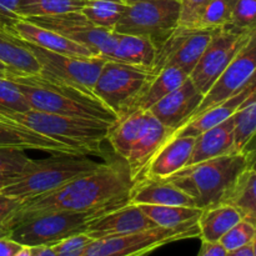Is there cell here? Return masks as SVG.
Segmentation results:
<instances>
[{"instance_id":"6da1fadb","label":"cell","mask_w":256,"mask_h":256,"mask_svg":"<svg viewBox=\"0 0 256 256\" xmlns=\"http://www.w3.org/2000/svg\"><path fill=\"white\" fill-rule=\"evenodd\" d=\"M132 185L134 180L126 160L112 158L89 174L75 178L46 194L24 200L6 222L2 236H6L19 222L36 215L112 209L126 204Z\"/></svg>"},{"instance_id":"7a4b0ae2","label":"cell","mask_w":256,"mask_h":256,"mask_svg":"<svg viewBox=\"0 0 256 256\" xmlns=\"http://www.w3.org/2000/svg\"><path fill=\"white\" fill-rule=\"evenodd\" d=\"M5 76L19 86L32 110L65 116L102 120L112 124L118 119L116 114L94 92L58 78L42 72L39 74H14L8 72Z\"/></svg>"},{"instance_id":"3957f363","label":"cell","mask_w":256,"mask_h":256,"mask_svg":"<svg viewBox=\"0 0 256 256\" xmlns=\"http://www.w3.org/2000/svg\"><path fill=\"white\" fill-rule=\"evenodd\" d=\"M0 120L19 124L38 134L64 142L82 155L100 152L102 142L108 139L112 125L102 120L65 116L32 109L22 112H0Z\"/></svg>"},{"instance_id":"277c9868","label":"cell","mask_w":256,"mask_h":256,"mask_svg":"<svg viewBox=\"0 0 256 256\" xmlns=\"http://www.w3.org/2000/svg\"><path fill=\"white\" fill-rule=\"evenodd\" d=\"M248 168L242 152H232L182 168L165 180L192 196L200 209L222 204L239 175Z\"/></svg>"},{"instance_id":"5b68a950","label":"cell","mask_w":256,"mask_h":256,"mask_svg":"<svg viewBox=\"0 0 256 256\" xmlns=\"http://www.w3.org/2000/svg\"><path fill=\"white\" fill-rule=\"evenodd\" d=\"M100 165L85 155L54 154L46 159H32L19 179L0 190V194L24 202L52 192L75 178L89 174Z\"/></svg>"},{"instance_id":"8992f818","label":"cell","mask_w":256,"mask_h":256,"mask_svg":"<svg viewBox=\"0 0 256 256\" xmlns=\"http://www.w3.org/2000/svg\"><path fill=\"white\" fill-rule=\"evenodd\" d=\"M108 210L112 209L90 212H54L36 215L15 224L9 230L6 236L24 246H52L66 238L85 232L90 220L104 214Z\"/></svg>"},{"instance_id":"52a82bcc","label":"cell","mask_w":256,"mask_h":256,"mask_svg":"<svg viewBox=\"0 0 256 256\" xmlns=\"http://www.w3.org/2000/svg\"><path fill=\"white\" fill-rule=\"evenodd\" d=\"M192 238H199L198 222L92 240L82 256H146L170 242Z\"/></svg>"},{"instance_id":"ba28073f","label":"cell","mask_w":256,"mask_h":256,"mask_svg":"<svg viewBox=\"0 0 256 256\" xmlns=\"http://www.w3.org/2000/svg\"><path fill=\"white\" fill-rule=\"evenodd\" d=\"M179 18L180 0H139L128 4L114 32L146 36L159 49L179 25Z\"/></svg>"},{"instance_id":"9c48e42d","label":"cell","mask_w":256,"mask_h":256,"mask_svg":"<svg viewBox=\"0 0 256 256\" xmlns=\"http://www.w3.org/2000/svg\"><path fill=\"white\" fill-rule=\"evenodd\" d=\"M254 30L236 29L230 25L215 30L212 40L189 75L190 80L202 94L205 95L212 89L235 55L249 42Z\"/></svg>"},{"instance_id":"30bf717a","label":"cell","mask_w":256,"mask_h":256,"mask_svg":"<svg viewBox=\"0 0 256 256\" xmlns=\"http://www.w3.org/2000/svg\"><path fill=\"white\" fill-rule=\"evenodd\" d=\"M154 72L150 69L106 60L102 65L92 92L120 116L140 92Z\"/></svg>"},{"instance_id":"8fae6325","label":"cell","mask_w":256,"mask_h":256,"mask_svg":"<svg viewBox=\"0 0 256 256\" xmlns=\"http://www.w3.org/2000/svg\"><path fill=\"white\" fill-rule=\"evenodd\" d=\"M25 20L59 32L74 42L84 45L96 56L105 60L112 52L116 42V32L96 26L82 12L52 16H35Z\"/></svg>"},{"instance_id":"7c38bea8","label":"cell","mask_w":256,"mask_h":256,"mask_svg":"<svg viewBox=\"0 0 256 256\" xmlns=\"http://www.w3.org/2000/svg\"><path fill=\"white\" fill-rule=\"evenodd\" d=\"M28 49L34 54L42 66V72L70 82L82 89L92 92L102 65L106 62L99 56L80 58L49 52L25 42Z\"/></svg>"},{"instance_id":"4fadbf2b","label":"cell","mask_w":256,"mask_h":256,"mask_svg":"<svg viewBox=\"0 0 256 256\" xmlns=\"http://www.w3.org/2000/svg\"><path fill=\"white\" fill-rule=\"evenodd\" d=\"M215 30L178 25L158 49L154 72L164 68L176 66L190 75L212 40Z\"/></svg>"},{"instance_id":"5bb4252c","label":"cell","mask_w":256,"mask_h":256,"mask_svg":"<svg viewBox=\"0 0 256 256\" xmlns=\"http://www.w3.org/2000/svg\"><path fill=\"white\" fill-rule=\"evenodd\" d=\"M256 74V29L252 32L249 42L240 49L224 70L212 89L204 95L202 104L188 122L195 119L205 110L224 102L228 98L242 90ZM185 122V124H186Z\"/></svg>"},{"instance_id":"9a60e30c","label":"cell","mask_w":256,"mask_h":256,"mask_svg":"<svg viewBox=\"0 0 256 256\" xmlns=\"http://www.w3.org/2000/svg\"><path fill=\"white\" fill-rule=\"evenodd\" d=\"M154 228H158V225L150 220L138 205L126 202L90 220L85 234L92 240H96L134 234Z\"/></svg>"},{"instance_id":"2e32d148","label":"cell","mask_w":256,"mask_h":256,"mask_svg":"<svg viewBox=\"0 0 256 256\" xmlns=\"http://www.w3.org/2000/svg\"><path fill=\"white\" fill-rule=\"evenodd\" d=\"M204 99V94L188 78L178 89L152 105L149 112L172 132L192 118Z\"/></svg>"},{"instance_id":"e0dca14e","label":"cell","mask_w":256,"mask_h":256,"mask_svg":"<svg viewBox=\"0 0 256 256\" xmlns=\"http://www.w3.org/2000/svg\"><path fill=\"white\" fill-rule=\"evenodd\" d=\"M10 34L25 40L32 45L46 49L49 52H59V54L70 55V56H80V58H92L96 56L90 49H88L84 45H80L74 42L72 40L62 36V34L56 32H52L50 29L39 26V25L32 24V22L25 19H16L10 22L4 26Z\"/></svg>"},{"instance_id":"ac0fdd59","label":"cell","mask_w":256,"mask_h":256,"mask_svg":"<svg viewBox=\"0 0 256 256\" xmlns=\"http://www.w3.org/2000/svg\"><path fill=\"white\" fill-rule=\"evenodd\" d=\"M256 98V74L250 79V82L228 98L224 102H219L215 106L205 110L200 115H198L195 119L190 120L182 126L178 128L172 135L175 136H196L200 132L220 124L224 120L229 119L236 112H239L244 105L252 102Z\"/></svg>"},{"instance_id":"d6986e66","label":"cell","mask_w":256,"mask_h":256,"mask_svg":"<svg viewBox=\"0 0 256 256\" xmlns=\"http://www.w3.org/2000/svg\"><path fill=\"white\" fill-rule=\"evenodd\" d=\"M195 144V136H175L169 139L152 155L139 178L166 179L188 165Z\"/></svg>"},{"instance_id":"ffe728a7","label":"cell","mask_w":256,"mask_h":256,"mask_svg":"<svg viewBox=\"0 0 256 256\" xmlns=\"http://www.w3.org/2000/svg\"><path fill=\"white\" fill-rule=\"evenodd\" d=\"M128 202L132 205H176L198 208L196 202L165 179L138 178L130 190Z\"/></svg>"},{"instance_id":"44dd1931","label":"cell","mask_w":256,"mask_h":256,"mask_svg":"<svg viewBox=\"0 0 256 256\" xmlns=\"http://www.w3.org/2000/svg\"><path fill=\"white\" fill-rule=\"evenodd\" d=\"M188 78H189V75L184 70L176 66H169L159 70L154 75V78H152L145 84V86L132 100V102L128 105L122 114L118 116V119L126 116L134 112H139V110L149 112L152 105H155L162 98L178 89Z\"/></svg>"},{"instance_id":"7402d4cb","label":"cell","mask_w":256,"mask_h":256,"mask_svg":"<svg viewBox=\"0 0 256 256\" xmlns=\"http://www.w3.org/2000/svg\"><path fill=\"white\" fill-rule=\"evenodd\" d=\"M172 134V130L164 126L152 112H148L144 126L126 159L134 182L142 174V169L149 162L152 155L169 139Z\"/></svg>"},{"instance_id":"603a6c76","label":"cell","mask_w":256,"mask_h":256,"mask_svg":"<svg viewBox=\"0 0 256 256\" xmlns=\"http://www.w3.org/2000/svg\"><path fill=\"white\" fill-rule=\"evenodd\" d=\"M232 152H236L232 116L195 136V144L186 166Z\"/></svg>"},{"instance_id":"cb8c5ba5","label":"cell","mask_w":256,"mask_h":256,"mask_svg":"<svg viewBox=\"0 0 256 256\" xmlns=\"http://www.w3.org/2000/svg\"><path fill=\"white\" fill-rule=\"evenodd\" d=\"M0 148H15L22 150H42L50 154L82 155L74 148L50 138L32 132L19 124L0 120Z\"/></svg>"},{"instance_id":"d4e9b609","label":"cell","mask_w":256,"mask_h":256,"mask_svg":"<svg viewBox=\"0 0 256 256\" xmlns=\"http://www.w3.org/2000/svg\"><path fill=\"white\" fill-rule=\"evenodd\" d=\"M156 54V45L149 38L116 32L115 46L106 60L135 65L154 72Z\"/></svg>"},{"instance_id":"484cf974","label":"cell","mask_w":256,"mask_h":256,"mask_svg":"<svg viewBox=\"0 0 256 256\" xmlns=\"http://www.w3.org/2000/svg\"><path fill=\"white\" fill-rule=\"evenodd\" d=\"M0 62L14 74H39V62L24 44V40L0 28Z\"/></svg>"},{"instance_id":"4316f807","label":"cell","mask_w":256,"mask_h":256,"mask_svg":"<svg viewBox=\"0 0 256 256\" xmlns=\"http://www.w3.org/2000/svg\"><path fill=\"white\" fill-rule=\"evenodd\" d=\"M242 220V215L234 206L224 202L202 209L198 220L199 238L202 242H220V239Z\"/></svg>"},{"instance_id":"83f0119b","label":"cell","mask_w":256,"mask_h":256,"mask_svg":"<svg viewBox=\"0 0 256 256\" xmlns=\"http://www.w3.org/2000/svg\"><path fill=\"white\" fill-rule=\"evenodd\" d=\"M148 112H134L124 118H119L112 125L108 132V142H110L118 156L128 159L132 148L139 138L144 126Z\"/></svg>"},{"instance_id":"f1b7e54d","label":"cell","mask_w":256,"mask_h":256,"mask_svg":"<svg viewBox=\"0 0 256 256\" xmlns=\"http://www.w3.org/2000/svg\"><path fill=\"white\" fill-rule=\"evenodd\" d=\"M224 204L234 206L242 219L256 226V172L248 166L230 189Z\"/></svg>"},{"instance_id":"f546056e","label":"cell","mask_w":256,"mask_h":256,"mask_svg":"<svg viewBox=\"0 0 256 256\" xmlns=\"http://www.w3.org/2000/svg\"><path fill=\"white\" fill-rule=\"evenodd\" d=\"M150 220L160 228H175L198 222L202 209L176 205H138Z\"/></svg>"},{"instance_id":"4dcf8cb0","label":"cell","mask_w":256,"mask_h":256,"mask_svg":"<svg viewBox=\"0 0 256 256\" xmlns=\"http://www.w3.org/2000/svg\"><path fill=\"white\" fill-rule=\"evenodd\" d=\"M85 4L86 0H20L18 16L19 19H29L82 12Z\"/></svg>"},{"instance_id":"1f68e13d","label":"cell","mask_w":256,"mask_h":256,"mask_svg":"<svg viewBox=\"0 0 256 256\" xmlns=\"http://www.w3.org/2000/svg\"><path fill=\"white\" fill-rule=\"evenodd\" d=\"M126 6L120 0H86L82 12L96 26L114 32Z\"/></svg>"},{"instance_id":"d6a6232c","label":"cell","mask_w":256,"mask_h":256,"mask_svg":"<svg viewBox=\"0 0 256 256\" xmlns=\"http://www.w3.org/2000/svg\"><path fill=\"white\" fill-rule=\"evenodd\" d=\"M235 0H210L192 28L215 30L229 24Z\"/></svg>"},{"instance_id":"836d02e7","label":"cell","mask_w":256,"mask_h":256,"mask_svg":"<svg viewBox=\"0 0 256 256\" xmlns=\"http://www.w3.org/2000/svg\"><path fill=\"white\" fill-rule=\"evenodd\" d=\"M234 118L235 150L242 152L252 135L256 132V98L232 115Z\"/></svg>"},{"instance_id":"e575fe53","label":"cell","mask_w":256,"mask_h":256,"mask_svg":"<svg viewBox=\"0 0 256 256\" xmlns=\"http://www.w3.org/2000/svg\"><path fill=\"white\" fill-rule=\"evenodd\" d=\"M30 109L19 86L6 76H0V112H22Z\"/></svg>"},{"instance_id":"d590c367","label":"cell","mask_w":256,"mask_h":256,"mask_svg":"<svg viewBox=\"0 0 256 256\" xmlns=\"http://www.w3.org/2000/svg\"><path fill=\"white\" fill-rule=\"evenodd\" d=\"M256 235V226L248 220L242 219L232 226L224 236L220 239V244L226 249L228 252H234L240 248L252 245Z\"/></svg>"},{"instance_id":"8d00e7d4","label":"cell","mask_w":256,"mask_h":256,"mask_svg":"<svg viewBox=\"0 0 256 256\" xmlns=\"http://www.w3.org/2000/svg\"><path fill=\"white\" fill-rule=\"evenodd\" d=\"M30 159L25 150L15 148H0V175L18 176L29 166Z\"/></svg>"},{"instance_id":"74e56055","label":"cell","mask_w":256,"mask_h":256,"mask_svg":"<svg viewBox=\"0 0 256 256\" xmlns=\"http://www.w3.org/2000/svg\"><path fill=\"white\" fill-rule=\"evenodd\" d=\"M228 25L242 30L256 29V0H235Z\"/></svg>"},{"instance_id":"f35d334b","label":"cell","mask_w":256,"mask_h":256,"mask_svg":"<svg viewBox=\"0 0 256 256\" xmlns=\"http://www.w3.org/2000/svg\"><path fill=\"white\" fill-rule=\"evenodd\" d=\"M92 242V238L88 236L85 232H82L62 240L58 244L52 245V248L58 256H82Z\"/></svg>"},{"instance_id":"ab89813d","label":"cell","mask_w":256,"mask_h":256,"mask_svg":"<svg viewBox=\"0 0 256 256\" xmlns=\"http://www.w3.org/2000/svg\"><path fill=\"white\" fill-rule=\"evenodd\" d=\"M210 0H180L179 25L192 28Z\"/></svg>"},{"instance_id":"60d3db41","label":"cell","mask_w":256,"mask_h":256,"mask_svg":"<svg viewBox=\"0 0 256 256\" xmlns=\"http://www.w3.org/2000/svg\"><path fill=\"white\" fill-rule=\"evenodd\" d=\"M22 202V200L16 199V198L0 194V236H2V229H4L6 222L19 209Z\"/></svg>"},{"instance_id":"b9f144b4","label":"cell","mask_w":256,"mask_h":256,"mask_svg":"<svg viewBox=\"0 0 256 256\" xmlns=\"http://www.w3.org/2000/svg\"><path fill=\"white\" fill-rule=\"evenodd\" d=\"M20 0H0V19L4 26L12 20L19 19L18 6Z\"/></svg>"},{"instance_id":"7bdbcfd3","label":"cell","mask_w":256,"mask_h":256,"mask_svg":"<svg viewBox=\"0 0 256 256\" xmlns=\"http://www.w3.org/2000/svg\"><path fill=\"white\" fill-rule=\"evenodd\" d=\"M228 254H229V252H226V249H225L219 242H202V248H200V252L198 256H228Z\"/></svg>"},{"instance_id":"ee69618b","label":"cell","mask_w":256,"mask_h":256,"mask_svg":"<svg viewBox=\"0 0 256 256\" xmlns=\"http://www.w3.org/2000/svg\"><path fill=\"white\" fill-rule=\"evenodd\" d=\"M24 245L8 236H0V256H16Z\"/></svg>"},{"instance_id":"f6af8a7d","label":"cell","mask_w":256,"mask_h":256,"mask_svg":"<svg viewBox=\"0 0 256 256\" xmlns=\"http://www.w3.org/2000/svg\"><path fill=\"white\" fill-rule=\"evenodd\" d=\"M242 154L245 155L248 162V166L252 168V170L256 172V132L252 136V139L248 142L244 149L242 150Z\"/></svg>"},{"instance_id":"bcb514c9","label":"cell","mask_w":256,"mask_h":256,"mask_svg":"<svg viewBox=\"0 0 256 256\" xmlns=\"http://www.w3.org/2000/svg\"><path fill=\"white\" fill-rule=\"evenodd\" d=\"M30 252H32V256H58L54 248L49 246V245L32 246L30 248Z\"/></svg>"},{"instance_id":"7dc6e473","label":"cell","mask_w":256,"mask_h":256,"mask_svg":"<svg viewBox=\"0 0 256 256\" xmlns=\"http://www.w3.org/2000/svg\"><path fill=\"white\" fill-rule=\"evenodd\" d=\"M228 256H254V254H252V245H248V246L240 248V249L234 250V252H230Z\"/></svg>"},{"instance_id":"c3c4849f","label":"cell","mask_w":256,"mask_h":256,"mask_svg":"<svg viewBox=\"0 0 256 256\" xmlns=\"http://www.w3.org/2000/svg\"><path fill=\"white\" fill-rule=\"evenodd\" d=\"M19 176L20 175H18V176H2V175H0V190L4 189V188L8 186V185L16 182V180L19 179Z\"/></svg>"},{"instance_id":"681fc988","label":"cell","mask_w":256,"mask_h":256,"mask_svg":"<svg viewBox=\"0 0 256 256\" xmlns=\"http://www.w3.org/2000/svg\"><path fill=\"white\" fill-rule=\"evenodd\" d=\"M16 256H32V252H30V246H22V250L18 252Z\"/></svg>"},{"instance_id":"f907efd6","label":"cell","mask_w":256,"mask_h":256,"mask_svg":"<svg viewBox=\"0 0 256 256\" xmlns=\"http://www.w3.org/2000/svg\"><path fill=\"white\" fill-rule=\"evenodd\" d=\"M8 74V68L0 62V76H5Z\"/></svg>"},{"instance_id":"816d5d0a","label":"cell","mask_w":256,"mask_h":256,"mask_svg":"<svg viewBox=\"0 0 256 256\" xmlns=\"http://www.w3.org/2000/svg\"><path fill=\"white\" fill-rule=\"evenodd\" d=\"M252 254H254V256H256V235H255L254 240H252Z\"/></svg>"},{"instance_id":"f5cc1de1","label":"cell","mask_w":256,"mask_h":256,"mask_svg":"<svg viewBox=\"0 0 256 256\" xmlns=\"http://www.w3.org/2000/svg\"><path fill=\"white\" fill-rule=\"evenodd\" d=\"M122 2H126V4H130V2H139V0H120Z\"/></svg>"},{"instance_id":"db71d44e","label":"cell","mask_w":256,"mask_h":256,"mask_svg":"<svg viewBox=\"0 0 256 256\" xmlns=\"http://www.w3.org/2000/svg\"><path fill=\"white\" fill-rule=\"evenodd\" d=\"M0 28H2V29H4V24H2V19H0Z\"/></svg>"}]
</instances>
